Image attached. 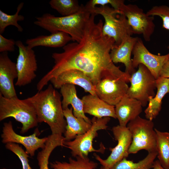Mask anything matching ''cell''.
Wrapping results in <instances>:
<instances>
[{
	"label": "cell",
	"instance_id": "5b68a950",
	"mask_svg": "<svg viewBox=\"0 0 169 169\" xmlns=\"http://www.w3.org/2000/svg\"><path fill=\"white\" fill-rule=\"evenodd\" d=\"M94 13L104 18L103 34L112 38L115 46H118L125 39L133 34L126 17L121 11L105 5L95 7Z\"/></svg>",
	"mask_w": 169,
	"mask_h": 169
},
{
	"label": "cell",
	"instance_id": "ffe728a7",
	"mask_svg": "<svg viewBox=\"0 0 169 169\" xmlns=\"http://www.w3.org/2000/svg\"><path fill=\"white\" fill-rule=\"evenodd\" d=\"M60 89L61 94L63 97L62 104L63 109L68 108L69 105H71L75 117L83 118L87 122L92 124L91 120L85 115L84 112L83 103L82 100L77 95L75 85L65 84L62 86Z\"/></svg>",
	"mask_w": 169,
	"mask_h": 169
},
{
	"label": "cell",
	"instance_id": "3957f363",
	"mask_svg": "<svg viewBox=\"0 0 169 169\" xmlns=\"http://www.w3.org/2000/svg\"><path fill=\"white\" fill-rule=\"evenodd\" d=\"M94 11L83 5L77 13L69 16L56 17L49 13L36 18L34 23L51 33L58 32L65 33L73 41L79 42L83 38L86 25Z\"/></svg>",
	"mask_w": 169,
	"mask_h": 169
},
{
	"label": "cell",
	"instance_id": "7a4b0ae2",
	"mask_svg": "<svg viewBox=\"0 0 169 169\" xmlns=\"http://www.w3.org/2000/svg\"><path fill=\"white\" fill-rule=\"evenodd\" d=\"M61 96L50 84L45 90L26 99L34 106L38 123H47L52 134L62 135L66 130L67 123L64 114Z\"/></svg>",
	"mask_w": 169,
	"mask_h": 169
},
{
	"label": "cell",
	"instance_id": "6da1fadb",
	"mask_svg": "<svg viewBox=\"0 0 169 169\" xmlns=\"http://www.w3.org/2000/svg\"><path fill=\"white\" fill-rule=\"evenodd\" d=\"M93 13L86 25L82 38L79 42L68 44L62 53H54V65L38 82L37 86L42 90L52 79L62 73L76 69L83 72L95 86L106 78L121 79L130 82L131 75L122 71L112 61L110 52L115 45L112 38L102 33L103 22L96 23Z\"/></svg>",
	"mask_w": 169,
	"mask_h": 169
},
{
	"label": "cell",
	"instance_id": "1f68e13d",
	"mask_svg": "<svg viewBox=\"0 0 169 169\" xmlns=\"http://www.w3.org/2000/svg\"><path fill=\"white\" fill-rule=\"evenodd\" d=\"M123 0H91L88 1L85 5L88 8L94 10L96 5L104 6L107 4H110L115 10L120 11L124 4Z\"/></svg>",
	"mask_w": 169,
	"mask_h": 169
},
{
	"label": "cell",
	"instance_id": "ba28073f",
	"mask_svg": "<svg viewBox=\"0 0 169 169\" xmlns=\"http://www.w3.org/2000/svg\"><path fill=\"white\" fill-rule=\"evenodd\" d=\"M138 69L131 75L126 95L140 101L143 107L146 106L149 98L156 95V79L143 64H140Z\"/></svg>",
	"mask_w": 169,
	"mask_h": 169
},
{
	"label": "cell",
	"instance_id": "8fae6325",
	"mask_svg": "<svg viewBox=\"0 0 169 169\" xmlns=\"http://www.w3.org/2000/svg\"><path fill=\"white\" fill-rule=\"evenodd\" d=\"M112 130L118 142L115 147L110 149L111 151L110 156L106 159H103L96 154H94L96 159L102 166L108 169H111L117 163L128 157L132 141L131 134L127 126L119 125L114 126Z\"/></svg>",
	"mask_w": 169,
	"mask_h": 169
},
{
	"label": "cell",
	"instance_id": "f546056e",
	"mask_svg": "<svg viewBox=\"0 0 169 169\" xmlns=\"http://www.w3.org/2000/svg\"><path fill=\"white\" fill-rule=\"evenodd\" d=\"M149 16H157L162 20V27L169 31V7L166 5L156 6L153 7L146 13ZM169 49V45L167 47Z\"/></svg>",
	"mask_w": 169,
	"mask_h": 169
},
{
	"label": "cell",
	"instance_id": "d590c367",
	"mask_svg": "<svg viewBox=\"0 0 169 169\" xmlns=\"http://www.w3.org/2000/svg\"><path fill=\"white\" fill-rule=\"evenodd\" d=\"M108 169L107 168H105V167H104L102 166H101L100 167V169Z\"/></svg>",
	"mask_w": 169,
	"mask_h": 169
},
{
	"label": "cell",
	"instance_id": "9c48e42d",
	"mask_svg": "<svg viewBox=\"0 0 169 169\" xmlns=\"http://www.w3.org/2000/svg\"><path fill=\"white\" fill-rule=\"evenodd\" d=\"M18 49L16 67L18 74L15 85L21 87L28 84L36 77L38 66L35 52L20 40L16 41Z\"/></svg>",
	"mask_w": 169,
	"mask_h": 169
},
{
	"label": "cell",
	"instance_id": "8992f818",
	"mask_svg": "<svg viewBox=\"0 0 169 169\" xmlns=\"http://www.w3.org/2000/svg\"><path fill=\"white\" fill-rule=\"evenodd\" d=\"M152 120L139 116L130 121L127 125L132 136V141L129 154H135L144 150L148 152L156 151V133Z\"/></svg>",
	"mask_w": 169,
	"mask_h": 169
},
{
	"label": "cell",
	"instance_id": "4fadbf2b",
	"mask_svg": "<svg viewBox=\"0 0 169 169\" xmlns=\"http://www.w3.org/2000/svg\"><path fill=\"white\" fill-rule=\"evenodd\" d=\"M132 65L134 68L140 64L145 65L156 79L160 71L169 58V53L164 55H156L150 52L141 38H138L133 49Z\"/></svg>",
	"mask_w": 169,
	"mask_h": 169
},
{
	"label": "cell",
	"instance_id": "44dd1931",
	"mask_svg": "<svg viewBox=\"0 0 169 169\" xmlns=\"http://www.w3.org/2000/svg\"><path fill=\"white\" fill-rule=\"evenodd\" d=\"M157 92L154 97L149 98L148 107L144 112L146 119L151 120L159 114L161 108L162 101L169 93V78L159 77L156 79Z\"/></svg>",
	"mask_w": 169,
	"mask_h": 169
},
{
	"label": "cell",
	"instance_id": "836d02e7",
	"mask_svg": "<svg viewBox=\"0 0 169 169\" xmlns=\"http://www.w3.org/2000/svg\"><path fill=\"white\" fill-rule=\"evenodd\" d=\"M159 77L169 78V58L163 65L160 73Z\"/></svg>",
	"mask_w": 169,
	"mask_h": 169
},
{
	"label": "cell",
	"instance_id": "277c9868",
	"mask_svg": "<svg viewBox=\"0 0 169 169\" xmlns=\"http://www.w3.org/2000/svg\"><path fill=\"white\" fill-rule=\"evenodd\" d=\"M9 117L22 124V134L37 126L38 123L34 106L26 99L21 100L17 96L6 98L0 94V121Z\"/></svg>",
	"mask_w": 169,
	"mask_h": 169
},
{
	"label": "cell",
	"instance_id": "e575fe53",
	"mask_svg": "<svg viewBox=\"0 0 169 169\" xmlns=\"http://www.w3.org/2000/svg\"><path fill=\"white\" fill-rule=\"evenodd\" d=\"M152 168V169H165L161 166L158 160L154 161Z\"/></svg>",
	"mask_w": 169,
	"mask_h": 169
},
{
	"label": "cell",
	"instance_id": "7402d4cb",
	"mask_svg": "<svg viewBox=\"0 0 169 169\" xmlns=\"http://www.w3.org/2000/svg\"><path fill=\"white\" fill-rule=\"evenodd\" d=\"M63 112L67 123L64 134L65 141H72L77 135L86 132L91 127L92 124L87 122L83 118L74 116L72 107L63 110Z\"/></svg>",
	"mask_w": 169,
	"mask_h": 169
},
{
	"label": "cell",
	"instance_id": "5bb4252c",
	"mask_svg": "<svg viewBox=\"0 0 169 169\" xmlns=\"http://www.w3.org/2000/svg\"><path fill=\"white\" fill-rule=\"evenodd\" d=\"M129 87L127 82L123 79L106 78L99 81L95 89L98 97L115 106L126 94Z\"/></svg>",
	"mask_w": 169,
	"mask_h": 169
},
{
	"label": "cell",
	"instance_id": "e0dca14e",
	"mask_svg": "<svg viewBox=\"0 0 169 169\" xmlns=\"http://www.w3.org/2000/svg\"><path fill=\"white\" fill-rule=\"evenodd\" d=\"M138 37L129 36L117 46L114 45L111 50L110 55L114 63H121L125 67V72L131 75L136 71L132 65L131 54Z\"/></svg>",
	"mask_w": 169,
	"mask_h": 169
},
{
	"label": "cell",
	"instance_id": "8d00e7d4",
	"mask_svg": "<svg viewBox=\"0 0 169 169\" xmlns=\"http://www.w3.org/2000/svg\"><path fill=\"white\" fill-rule=\"evenodd\" d=\"M2 169H7L6 168H2Z\"/></svg>",
	"mask_w": 169,
	"mask_h": 169
},
{
	"label": "cell",
	"instance_id": "f1b7e54d",
	"mask_svg": "<svg viewBox=\"0 0 169 169\" xmlns=\"http://www.w3.org/2000/svg\"><path fill=\"white\" fill-rule=\"evenodd\" d=\"M51 7L62 16L74 14L81 9L83 4L79 5L77 0H51L49 2Z\"/></svg>",
	"mask_w": 169,
	"mask_h": 169
},
{
	"label": "cell",
	"instance_id": "2e32d148",
	"mask_svg": "<svg viewBox=\"0 0 169 169\" xmlns=\"http://www.w3.org/2000/svg\"><path fill=\"white\" fill-rule=\"evenodd\" d=\"M55 89H60L64 85L69 84L78 85L85 92L97 96L95 86L90 79L83 72L76 69L64 71L50 81Z\"/></svg>",
	"mask_w": 169,
	"mask_h": 169
},
{
	"label": "cell",
	"instance_id": "cb8c5ba5",
	"mask_svg": "<svg viewBox=\"0 0 169 169\" xmlns=\"http://www.w3.org/2000/svg\"><path fill=\"white\" fill-rule=\"evenodd\" d=\"M48 137L44 147L37 155V159L39 169H49V161L51 154L57 147L64 146L65 141L62 135L51 134Z\"/></svg>",
	"mask_w": 169,
	"mask_h": 169
},
{
	"label": "cell",
	"instance_id": "30bf717a",
	"mask_svg": "<svg viewBox=\"0 0 169 169\" xmlns=\"http://www.w3.org/2000/svg\"><path fill=\"white\" fill-rule=\"evenodd\" d=\"M120 11L126 17L133 33L142 34L146 41H150L155 27L154 16L148 15L135 4H124Z\"/></svg>",
	"mask_w": 169,
	"mask_h": 169
},
{
	"label": "cell",
	"instance_id": "603a6c76",
	"mask_svg": "<svg viewBox=\"0 0 169 169\" xmlns=\"http://www.w3.org/2000/svg\"><path fill=\"white\" fill-rule=\"evenodd\" d=\"M72 38L68 34L62 32L52 33L49 35H42L33 38L28 39L26 43L31 49L42 46L52 48L64 47L70 41Z\"/></svg>",
	"mask_w": 169,
	"mask_h": 169
},
{
	"label": "cell",
	"instance_id": "7c38bea8",
	"mask_svg": "<svg viewBox=\"0 0 169 169\" xmlns=\"http://www.w3.org/2000/svg\"><path fill=\"white\" fill-rule=\"evenodd\" d=\"M32 134L23 136L16 133L14 130L12 123L9 121L3 123L2 133L1 135L2 142L4 144L15 143L21 144L25 148V151L31 156L35 155L36 151L39 148H44L48 137L39 138L38 135L39 132L36 129Z\"/></svg>",
	"mask_w": 169,
	"mask_h": 169
},
{
	"label": "cell",
	"instance_id": "d6986e66",
	"mask_svg": "<svg viewBox=\"0 0 169 169\" xmlns=\"http://www.w3.org/2000/svg\"><path fill=\"white\" fill-rule=\"evenodd\" d=\"M81 100L85 114L98 118L107 117L116 118L115 106L107 104L97 96L90 94L84 96Z\"/></svg>",
	"mask_w": 169,
	"mask_h": 169
},
{
	"label": "cell",
	"instance_id": "83f0119b",
	"mask_svg": "<svg viewBox=\"0 0 169 169\" xmlns=\"http://www.w3.org/2000/svg\"><path fill=\"white\" fill-rule=\"evenodd\" d=\"M24 4V3H20L17 6L16 12L13 15L8 14L0 10V34H2L6 28L9 25L15 27L19 32H23V28L18 22L23 21L24 19L23 16L19 14Z\"/></svg>",
	"mask_w": 169,
	"mask_h": 169
},
{
	"label": "cell",
	"instance_id": "4dcf8cb0",
	"mask_svg": "<svg viewBox=\"0 0 169 169\" xmlns=\"http://www.w3.org/2000/svg\"><path fill=\"white\" fill-rule=\"evenodd\" d=\"M5 146L7 149L12 151L18 156L21 163V169H32L29 163V156L21 147L17 144L12 143L6 144Z\"/></svg>",
	"mask_w": 169,
	"mask_h": 169
},
{
	"label": "cell",
	"instance_id": "4316f807",
	"mask_svg": "<svg viewBox=\"0 0 169 169\" xmlns=\"http://www.w3.org/2000/svg\"><path fill=\"white\" fill-rule=\"evenodd\" d=\"M157 156V151L149 152L144 159L136 163L124 158L115 164L111 169H150L152 167Z\"/></svg>",
	"mask_w": 169,
	"mask_h": 169
},
{
	"label": "cell",
	"instance_id": "ac0fdd59",
	"mask_svg": "<svg viewBox=\"0 0 169 169\" xmlns=\"http://www.w3.org/2000/svg\"><path fill=\"white\" fill-rule=\"evenodd\" d=\"M142 107L140 101L126 94L115 106V115L119 125L126 126L130 121L139 116Z\"/></svg>",
	"mask_w": 169,
	"mask_h": 169
},
{
	"label": "cell",
	"instance_id": "52a82bcc",
	"mask_svg": "<svg viewBox=\"0 0 169 169\" xmlns=\"http://www.w3.org/2000/svg\"><path fill=\"white\" fill-rule=\"evenodd\" d=\"M110 120V117L98 118L94 117L91 120L92 126L84 133L77 135L74 140L65 141L64 146L70 150L73 156H88L89 153L92 152L104 153L105 147L103 144L101 148L96 150L93 146L94 139L98 136V131L106 130L107 124Z\"/></svg>",
	"mask_w": 169,
	"mask_h": 169
},
{
	"label": "cell",
	"instance_id": "9a60e30c",
	"mask_svg": "<svg viewBox=\"0 0 169 169\" xmlns=\"http://www.w3.org/2000/svg\"><path fill=\"white\" fill-rule=\"evenodd\" d=\"M18 74L16 64L8 55V52L0 54V94L4 97L10 98L17 97L14 81Z\"/></svg>",
	"mask_w": 169,
	"mask_h": 169
},
{
	"label": "cell",
	"instance_id": "d4e9b609",
	"mask_svg": "<svg viewBox=\"0 0 169 169\" xmlns=\"http://www.w3.org/2000/svg\"><path fill=\"white\" fill-rule=\"evenodd\" d=\"M50 165L53 169H97L98 164L88 156H78L76 160L69 158L68 162L55 161L50 162Z\"/></svg>",
	"mask_w": 169,
	"mask_h": 169
},
{
	"label": "cell",
	"instance_id": "484cf974",
	"mask_svg": "<svg viewBox=\"0 0 169 169\" xmlns=\"http://www.w3.org/2000/svg\"><path fill=\"white\" fill-rule=\"evenodd\" d=\"M155 130L158 160L165 169H169V132H162L156 128Z\"/></svg>",
	"mask_w": 169,
	"mask_h": 169
},
{
	"label": "cell",
	"instance_id": "d6a6232c",
	"mask_svg": "<svg viewBox=\"0 0 169 169\" xmlns=\"http://www.w3.org/2000/svg\"><path fill=\"white\" fill-rule=\"evenodd\" d=\"M16 41L13 39H8L0 34V53L14 51Z\"/></svg>",
	"mask_w": 169,
	"mask_h": 169
}]
</instances>
